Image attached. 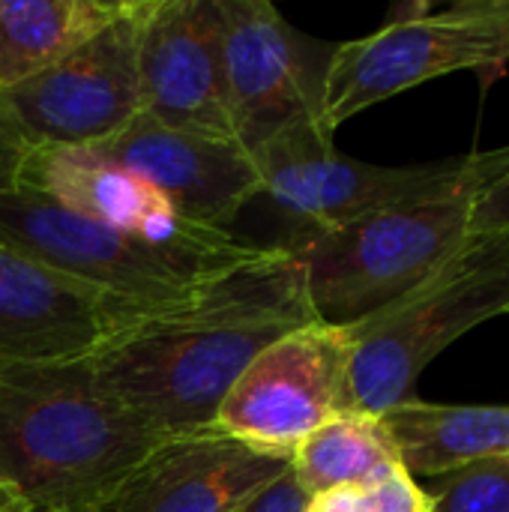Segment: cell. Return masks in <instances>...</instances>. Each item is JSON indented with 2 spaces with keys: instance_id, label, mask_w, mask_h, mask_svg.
<instances>
[{
  "instance_id": "20",
  "label": "cell",
  "mask_w": 509,
  "mask_h": 512,
  "mask_svg": "<svg viewBox=\"0 0 509 512\" xmlns=\"http://www.w3.org/2000/svg\"><path fill=\"white\" fill-rule=\"evenodd\" d=\"M306 512H432V498L414 477L405 474V468H399L375 483L315 495L309 498Z\"/></svg>"
},
{
  "instance_id": "13",
  "label": "cell",
  "mask_w": 509,
  "mask_h": 512,
  "mask_svg": "<svg viewBox=\"0 0 509 512\" xmlns=\"http://www.w3.org/2000/svg\"><path fill=\"white\" fill-rule=\"evenodd\" d=\"M96 150L150 183L183 219L204 228L228 231L243 207L261 195L258 165L237 141L177 132L144 111Z\"/></svg>"
},
{
  "instance_id": "9",
  "label": "cell",
  "mask_w": 509,
  "mask_h": 512,
  "mask_svg": "<svg viewBox=\"0 0 509 512\" xmlns=\"http://www.w3.org/2000/svg\"><path fill=\"white\" fill-rule=\"evenodd\" d=\"M348 327L315 321L264 348L216 408L213 426L255 450L288 456L324 423L351 414Z\"/></svg>"
},
{
  "instance_id": "14",
  "label": "cell",
  "mask_w": 509,
  "mask_h": 512,
  "mask_svg": "<svg viewBox=\"0 0 509 512\" xmlns=\"http://www.w3.org/2000/svg\"><path fill=\"white\" fill-rule=\"evenodd\" d=\"M18 189L36 192L75 216L168 249H231L243 243L231 231L183 219L165 195L102 156L96 147L30 150L21 165Z\"/></svg>"
},
{
  "instance_id": "22",
  "label": "cell",
  "mask_w": 509,
  "mask_h": 512,
  "mask_svg": "<svg viewBox=\"0 0 509 512\" xmlns=\"http://www.w3.org/2000/svg\"><path fill=\"white\" fill-rule=\"evenodd\" d=\"M306 504H309V495L297 486L288 468V474H282L276 483H270L264 492H258L237 512H306Z\"/></svg>"
},
{
  "instance_id": "16",
  "label": "cell",
  "mask_w": 509,
  "mask_h": 512,
  "mask_svg": "<svg viewBox=\"0 0 509 512\" xmlns=\"http://www.w3.org/2000/svg\"><path fill=\"white\" fill-rule=\"evenodd\" d=\"M408 477L435 480L509 456V405L405 402L381 414Z\"/></svg>"
},
{
  "instance_id": "15",
  "label": "cell",
  "mask_w": 509,
  "mask_h": 512,
  "mask_svg": "<svg viewBox=\"0 0 509 512\" xmlns=\"http://www.w3.org/2000/svg\"><path fill=\"white\" fill-rule=\"evenodd\" d=\"M288 468V456L204 426L159 444L93 512H237Z\"/></svg>"
},
{
  "instance_id": "12",
  "label": "cell",
  "mask_w": 509,
  "mask_h": 512,
  "mask_svg": "<svg viewBox=\"0 0 509 512\" xmlns=\"http://www.w3.org/2000/svg\"><path fill=\"white\" fill-rule=\"evenodd\" d=\"M150 306L75 282L0 243V369L78 360Z\"/></svg>"
},
{
  "instance_id": "11",
  "label": "cell",
  "mask_w": 509,
  "mask_h": 512,
  "mask_svg": "<svg viewBox=\"0 0 509 512\" xmlns=\"http://www.w3.org/2000/svg\"><path fill=\"white\" fill-rule=\"evenodd\" d=\"M138 72L147 117L177 132L237 141L225 93L219 0H153Z\"/></svg>"
},
{
  "instance_id": "2",
  "label": "cell",
  "mask_w": 509,
  "mask_h": 512,
  "mask_svg": "<svg viewBox=\"0 0 509 512\" xmlns=\"http://www.w3.org/2000/svg\"><path fill=\"white\" fill-rule=\"evenodd\" d=\"M168 438L81 357L0 369V483L30 512H93Z\"/></svg>"
},
{
  "instance_id": "18",
  "label": "cell",
  "mask_w": 509,
  "mask_h": 512,
  "mask_svg": "<svg viewBox=\"0 0 509 512\" xmlns=\"http://www.w3.org/2000/svg\"><path fill=\"white\" fill-rule=\"evenodd\" d=\"M399 468L396 444L381 417L354 411L324 423L291 453V477L309 498L342 486L375 483Z\"/></svg>"
},
{
  "instance_id": "3",
  "label": "cell",
  "mask_w": 509,
  "mask_h": 512,
  "mask_svg": "<svg viewBox=\"0 0 509 512\" xmlns=\"http://www.w3.org/2000/svg\"><path fill=\"white\" fill-rule=\"evenodd\" d=\"M509 171V147L468 180L306 237L291 249L306 267L312 306L324 324H357L432 279L468 237L483 186Z\"/></svg>"
},
{
  "instance_id": "19",
  "label": "cell",
  "mask_w": 509,
  "mask_h": 512,
  "mask_svg": "<svg viewBox=\"0 0 509 512\" xmlns=\"http://www.w3.org/2000/svg\"><path fill=\"white\" fill-rule=\"evenodd\" d=\"M426 495L432 512H509V456L435 477Z\"/></svg>"
},
{
  "instance_id": "10",
  "label": "cell",
  "mask_w": 509,
  "mask_h": 512,
  "mask_svg": "<svg viewBox=\"0 0 509 512\" xmlns=\"http://www.w3.org/2000/svg\"><path fill=\"white\" fill-rule=\"evenodd\" d=\"M225 93L234 138L252 156L276 135L321 123L333 48L297 33L270 0H219Z\"/></svg>"
},
{
  "instance_id": "7",
  "label": "cell",
  "mask_w": 509,
  "mask_h": 512,
  "mask_svg": "<svg viewBox=\"0 0 509 512\" xmlns=\"http://www.w3.org/2000/svg\"><path fill=\"white\" fill-rule=\"evenodd\" d=\"M495 153L498 150L432 165L387 168L339 153L321 123H303L276 135L252 159L261 174V195L288 225L279 246H294L360 216L444 192L483 171Z\"/></svg>"
},
{
  "instance_id": "21",
  "label": "cell",
  "mask_w": 509,
  "mask_h": 512,
  "mask_svg": "<svg viewBox=\"0 0 509 512\" xmlns=\"http://www.w3.org/2000/svg\"><path fill=\"white\" fill-rule=\"evenodd\" d=\"M501 231H509V171L480 189L471 210L468 237H486Z\"/></svg>"
},
{
  "instance_id": "5",
  "label": "cell",
  "mask_w": 509,
  "mask_h": 512,
  "mask_svg": "<svg viewBox=\"0 0 509 512\" xmlns=\"http://www.w3.org/2000/svg\"><path fill=\"white\" fill-rule=\"evenodd\" d=\"M0 243L75 282L153 306L189 297L270 246L243 240L231 249H168L75 216L27 189L0 192Z\"/></svg>"
},
{
  "instance_id": "8",
  "label": "cell",
  "mask_w": 509,
  "mask_h": 512,
  "mask_svg": "<svg viewBox=\"0 0 509 512\" xmlns=\"http://www.w3.org/2000/svg\"><path fill=\"white\" fill-rule=\"evenodd\" d=\"M153 0L129 6L72 54L36 78L0 93L3 129L30 153L42 147H96L141 111V33Z\"/></svg>"
},
{
  "instance_id": "1",
  "label": "cell",
  "mask_w": 509,
  "mask_h": 512,
  "mask_svg": "<svg viewBox=\"0 0 509 512\" xmlns=\"http://www.w3.org/2000/svg\"><path fill=\"white\" fill-rule=\"evenodd\" d=\"M321 321L303 261L270 243L192 291L159 303L81 357L90 378L168 435L213 426L246 366L276 339Z\"/></svg>"
},
{
  "instance_id": "23",
  "label": "cell",
  "mask_w": 509,
  "mask_h": 512,
  "mask_svg": "<svg viewBox=\"0 0 509 512\" xmlns=\"http://www.w3.org/2000/svg\"><path fill=\"white\" fill-rule=\"evenodd\" d=\"M24 156H27V150H24L12 135L3 129V123H0V192L18 189Z\"/></svg>"
},
{
  "instance_id": "24",
  "label": "cell",
  "mask_w": 509,
  "mask_h": 512,
  "mask_svg": "<svg viewBox=\"0 0 509 512\" xmlns=\"http://www.w3.org/2000/svg\"><path fill=\"white\" fill-rule=\"evenodd\" d=\"M0 512H30L27 510V504L6 486V483H0Z\"/></svg>"
},
{
  "instance_id": "4",
  "label": "cell",
  "mask_w": 509,
  "mask_h": 512,
  "mask_svg": "<svg viewBox=\"0 0 509 512\" xmlns=\"http://www.w3.org/2000/svg\"><path fill=\"white\" fill-rule=\"evenodd\" d=\"M509 312V231L471 237L432 279L348 324L351 411L381 417L414 402L423 369L471 327Z\"/></svg>"
},
{
  "instance_id": "6",
  "label": "cell",
  "mask_w": 509,
  "mask_h": 512,
  "mask_svg": "<svg viewBox=\"0 0 509 512\" xmlns=\"http://www.w3.org/2000/svg\"><path fill=\"white\" fill-rule=\"evenodd\" d=\"M509 63V0H468L435 15H408L378 33L333 45L321 126L333 135L354 114L432 78L480 69L498 75Z\"/></svg>"
},
{
  "instance_id": "17",
  "label": "cell",
  "mask_w": 509,
  "mask_h": 512,
  "mask_svg": "<svg viewBox=\"0 0 509 512\" xmlns=\"http://www.w3.org/2000/svg\"><path fill=\"white\" fill-rule=\"evenodd\" d=\"M126 6L129 0H0V93L72 54Z\"/></svg>"
}]
</instances>
